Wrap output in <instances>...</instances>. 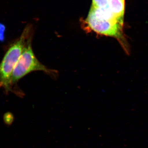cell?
<instances>
[{"mask_svg": "<svg viewBox=\"0 0 148 148\" xmlns=\"http://www.w3.org/2000/svg\"><path fill=\"white\" fill-rule=\"evenodd\" d=\"M92 7L104 8L109 7V0H92Z\"/></svg>", "mask_w": 148, "mask_h": 148, "instance_id": "8992f818", "label": "cell"}, {"mask_svg": "<svg viewBox=\"0 0 148 148\" xmlns=\"http://www.w3.org/2000/svg\"><path fill=\"white\" fill-rule=\"evenodd\" d=\"M86 22L88 28L97 34L114 37L119 40L125 53L129 54V48L123 38V24L117 21L98 19L90 12Z\"/></svg>", "mask_w": 148, "mask_h": 148, "instance_id": "3957f363", "label": "cell"}, {"mask_svg": "<svg viewBox=\"0 0 148 148\" xmlns=\"http://www.w3.org/2000/svg\"><path fill=\"white\" fill-rule=\"evenodd\" d=\"M90 12L96 18L101 20L117 21L122 24L112 12L109 7L104 8H94L91 7Z\"/></svg>", "mask_w": 148, "mask_h": 148, "instance_id": "5b68a950", "label": "cell"}, {"mask_svg": "<svg viewBox=\"0 0 148 148\" xmlns=\"http://www.w3.org/2000/svg\"><path fill=\"white\" fill-rule=\"evenodd\" d=\"M109 7L119 21L123 24L125 0H109Z\"/></svg>", "mask_w": 148, "mask_h": 148, "instance_id": "277c9868", "label": "cell"}, {"mask_svg": "<svg viewBox=\"0 0 148 148\" xmlns=\"http://www.w3.org/2000/svg\"><path fill=\"white\" fill-rule=\"evenodd\" d=\"M37 71L44 72L52 78H56L58 76L57 71L49 69L39 61L32 49L31 41L28 39L12 72V85L18 82L28 74Z\"/></svg>", "mask_w": 148, "mask_h": 148, "instance_id": "6da1fadb", "label": "cell"}, {"mask_svg": "<svg viewBox=\"0 0 148 148\" xmlns=\"http://www.w3.org/2000/svg\"><path fill=\"white\" fill-rule=\"evenodd\" d=\"M5 29V26L3 24L0 23V41H3L4 39V32Z\"/></svg>", "mask_w": 148, "mask_h": 148, "instance_id": "52a82bcc", "label": "cell"}, {"mask_svg": "<svg viewBox=\"0 0 148 148\" xmlns=\"http://www.w3.org/2000/svg\"><path fill=\"white\" fill-rule=\"evenodd\" d=\"M28 36V31L25 30L20 38L10 47L0 63V87L7 92L11 90L12 72L24 50Z\"/></svg>", "mask_w": 148, "mask_h": 148, "instance_id": "7a4b0ae2", "label": "cell"}]
</instances>
